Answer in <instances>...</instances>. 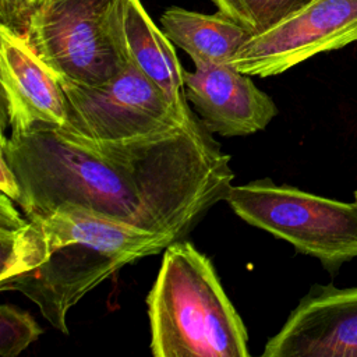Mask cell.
I'll return each mask as SVG.
<instances>
[{"label": "cell", "mask_w": 357, "mask_h": 357, "mask_svg": "<svg viewBox=\"0 0 357 357\" xmlns=\"http://www.w3.org/2000/svg\"><path fill=\"white\" fill-rule=\"evenodd\" d=\"M14 201L1 192L0 197V229L6 230H18L25 226L26 216L21 215L15 206Z\"/></svg>", "instance_id": "2e32d148"}, {"label": "cell", "mask_w": 357, "mask_h": 357, "mask_svg": "<svg viewBox=\"0 0 357 357\" xmlns=\"http://www.w3.org/2000/svg\"><path fill=\"white\" fill-rule=\"evenodd\" d=\"M43 333L35 318L11 304L0 307V356L15 357Z\"/></svg>", "instance_id": "5bb4252c"}, {"label": "cell", "mask_w": 357, "mask_h": 357, "mask_svg": "<svg viewBox=\"0 0 357 357\" xmlns=\"http://www.w3.org/2000/svg\"><path fill=\"white\" fill-rule=\"evenodd\" d=\"M194 66V71H183L185 96L211 132L250 135L264 130L278 114L272 98L231 63Z\"/></svg>", "instance_id": "30bf717a"}, {"label": "cell", "mask_w": 357, "mask_h": 357, "mask_svg": "<svg viewBox=\"0 0 357 357\" xmlns=\"http://www.w3.org/2000/svg\"><path fill=\"white\" fill-rule=\"evenodd\" d=\"M0 153L26 218L66 205L174 241L226 199L234 178L230 155L194 112L165 130L112 141L64 128L7 138L1 127Z\"/></svg>", "instance_id": "6da1fadb"}, {"label": "cell", "mask_w": 357, "mask_h": 357, "mask_svg": "<svg viewBox=\"0 0 357 357\" xmlns=\"http://www.w3.org/2000/svg\"><path fill=\"white\" fill-rule=\"evenodd\" d=\"M60 82L67 113L63 128L93 141L151 134L172 127L192 113L188 105H173L132 61L102 85L89 86L64 79Z\"/></svg>", "instance_id": "8992f818"}, {"label": "cell", "mask_w": 357, "mask_h": 357, "mask_svg": "<svg viewBox=\"0 0 357 357\" xmlns=\"http://www.w3.org/2000/svg\"><path fill=\"white\" fill-rule=\"evenodd\" d=\"M218 11L243 26L251 36L259 35L301 6L308 0H209Z\"/></svg>", "instance_id": "4fadbf2b"}, {"label": "cell", "mask_w": 357, "mask_h": 357, "mask_svg": "<svg viewBox=\"0 0 357 357\" xmlns=\"http://www.w3.org/2000/svg\"><path fill=\"white\" fill-rule=\"evenodd\" d=\"M0 190L3 194H6L7 197H10L15 204L20 199L21 195V188H20V183L18 178L15 176V173L13 172V169L10 167L6 156L3 153H0Z\"/></svg>", "instance_id": "e0dca14e"}, {"label": "cell", "mask_w": 357, "mask_h": 357, "mask_svg": "<svg viewBox=\"0 0 357 357\" xmlns=\"http://www.w3.org/2000/svg\"><path fill=\"white\" fill-rule=\"evenodd\" d=\"M353 42H357V0H308L271 29L251 36L231 64L265 78Z\"/></svg>", "instance_id": "52a82bcc"}, {"label": "cell", "mask_w": 357, "mask_h": 357, "mask_svg": "<svg viewBox=\"0 0 357 357\" xmlns=\"http://www.w3.org/2000/svg\"><path fill=\"white\" fill-rule=\"evenodd\" d=\"M127 0H42L26 43L64 81L102 85L130 63Z\"/></svg>", "instance_id": "277c9868"}, {"label": "cell", "mask_w": 357, "mask_h": 357, "mask_svg": "<svg viewBox=\"0 0 357 357\" xmlns=\"http://www.w3.org/2000/svg\"><path fill=\"white\" fill-rule=\"evenodd\" d=\"M42 0H0V26L25 39Z\"/></svg>", "instance_id": "9a60e30c"}, {"label": "cell", "mask_w": 357, "mask_h": 357, "mask_svg": "<svg viewBox=\"0 0 357 357\" xmlns=\"http://www.w3.org/2000/svg\"><path fill=\"white\" fill-rule=\"evenodd\" d=\"M26 219L18 230L0 229V290L26 296L61 333H68L67 314L85 294L174 243L66 205Z\"/></svg>", "instance_id": "7a4b0ae2"}, {"label": "cell", "mask_w": 357, "mask_h": 357, "mask_svg": "<svg viewBox=\"0 0 357 357\" xmlns=\"http://www.w3.org/2000/svg\"><path fill=\"white\" fill-rule=\"evenodd\" d=\"M356 199H357V191H356Z\"/></svg>", "instance_id": "ac0fdd59"}, {"label": "cell", "mask_w": 357, "mask_h": 357, "mask_svg": "<svg viewBox=\"0 0 357 357\" xmlns=\"http://www.w3.org/2000/svg\"><path fill=\"white\" fill-rule=\"evenodd\" d=\"M3 112L13 135L67 124L66 96L59 77L21 36L0 26Z\"/></svg>", "instance_id": "9c48e42d"}, {"label": "cell", "mask_w": 357, "mask_h": 357, "mask_svg": "<svg viewBox=\"0 0 357 357\" xmlns=\"http://www.w3.org/2000/svg\"><path fill=\"white\" fill-rule=\"evenodd\" d=\"M262 356L357 357V286L314 284Z\"/></svg>", "instance_id": "ba28073f"}, {"label": "cell", "mask_w": 357, "mask_h": 357, "mask_svg": "<svg viewBox=\"0 0 357 357\" xmlns=\"http://www.w3.org/2000/svg\"><path fill=\"white\" fill-rule=\"evenodd\" d=\"M155 357H248L243 319L209 258L190 241L165 248L146 297Z\"/></svg>", "instance_id": "3957f363"}, {"label": "cell", "mask_w": 357, "mask_h": 357, "mask_svg": "<svg viewBox=\"0 0 357 357\" xmlns=\"http://www.w3.org/2000/svg\"><path fill=\"white\" fill-rule=\"evenodd\" d=\"M225 201L245 223L286 240L331 273L357 258V199H329L258 178L231 185Z\"/></svg>", "instance_id": "5b68a950"}, {"label": "cell", "mask_w": 357, "mask_h": 357, "mask_svg": "<svg viewBox=\"0 0 357 357\" xmlns=\"http://www.w3.org/2000/svg\"><path fill=\"white\" fill-rule=\"evenodd\" d=\"M126 36L131 61L151 78L173 105L187 106L184 68L173 42L149 17L141 0H127Z\"/></svg>", "instance_id": "7c38bea8"}, {"label": "cell", "mask_w": 357, "mask_h": 357, "mask_svg": "<svg viewBox=\"0 0 357 357\" xmlns=\"http://www.w3.org/2000/svg\"><path fill=\"white\" fill-rule=\"evenodd\" d=\"M160 25L166 36L197 63H231L251 35L216 11L202 14L174 6L163 11Z\"/></svg>", "instance_id": "8fae6325"}]
</instances>
